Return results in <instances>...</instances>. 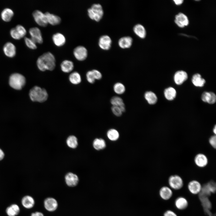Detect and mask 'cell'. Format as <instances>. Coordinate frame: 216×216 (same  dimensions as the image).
<instances>
[{
  "instance_id": "6da1fadb",
  "label": "cell",
  "mask_w": 216,
  "mask_h": 216,
  "mask_svg": "<svg viewBox=\"0 0 216 216\" xmlns=\"http://www.w3.org/2000/svg\"><path fill=\"white\" fill-rule=\"evenodd\" d=\"M37 66L40 71L53 70L56 67V59L50 52H45L39 56L37 61Z\"/></svg>"
},
{
  "instance_id": "7a4b0ae2",
  "label": "cell",
  "mask_w": 216,
  "mask_h": 216,
  "mask_svg": "<svg viewBox=\"0 0 216 216\" xmlns=\"http://www.w3.org/2000/svg\"><path fill=\"white\" fill-rule=\"evenodd\" d=\"M29 95L30 99L32 101L40 103L45 101L48 97L46 90L37 86L33 87L30 90Z\"/></svg>"
},
{
  "instance_id": "3957f363",
  "label": "cell",
  "mask_w": 216,
  "mask_h": 216,
  "mask_svg": "<svg viewBox=\"0 0 216 216\" xmlns=\"http://www.w3.org/2000/svg\"><path fill=\"white\" fill-rule=\"evenodd\" d=\"M26 82L25 77L20 74L14 73L11 75L9 77V85L15 89L20 90L22 89L25 85Z\"/></svg>"
},
{
  "instance_id": "277c9868",
  "label": "cell",
  "mask_w": 216,
  "mask_h": 216,
  "mask_svg": "<svg viewBox=\"0 0 216 216\" xmlns=\"http://www.w3.org/2000/svg\"><path fill=\"white\" fill-rule=\"evenodd\" d=\"M89 17L92 20L96 21H99L102 17L104 11L102 5L99 3H95L88 9Z\"/></svg>"
},
{
  "instance_id": "5b68a950",
  "label": "cell",
  "mask_w": 216,
  "mask_h": 216,
  "mask_svg": "<svg viewBox=\"0 0 216 216\" xmlns=\"http://www.w3.org/2000/svg\"><path fill=\"white\" fill-rule=\"evenodd\" d=\"M168 183L171 188L176 190L181 189L183 185V182L182 178L176 175H172L169 177Z\"/></svg>"
},
{
  "instance_id": "8992f818",
  "label": "cell",
  "mask_w": 216,
  "mask_h": 216,
  "mask_svg": "<svg viewBox=\"0 0 216 216\" xmlns=\"http://www.w3.org/2000/svg\"><path fill=\"white\" fill-rule=\"evenodd\" d=\"M32 15L35 21L38 25L43 27L47 25L48 23L44 13L36 10L33 12Z\"/></svg>"
},
{
  "instance_id": "52a82bcc",
  "label": "cell",
  "mask_w": 216,
  "mask_h": 216,
  "mask_svg": "<svg viewBox=\"0 0 216 216\" xmlns=\"http://www.w3.org/2000/svg\"><path fill=\"white\" fill-rule=\"evenodd\" d=\"M73 54L75 58L78 60H85L88 56V51L86 48L82 45H79L74 48Z\"/></svg>"
},
{
  "instance_id": "ba28073f",
  "label": "cell",
  "mask_w": 216,
  "mask_h": 216,
  "mask_svg": "<svg viewBox=\"0 0 216 216\" xmlns=\"http://www.w3.org/2000/svg\"><path fill=\"white\" fill-rule=\"evenodd\" d=\"M29 32L31 39L35 43L41 44L43 42V38L40 29L37 27H33L30 28Z\"/></svg>"
},
{
  "instance_id": "9c48e42d",
  "label": "cell",
  "mask_w": 216,
  "mask_h": 216,
  "mask_svg": "<svg viewBox=\"0 0 216 216\" xmlns=\"http://www.w3.org/2000/svg\"><path fill=\"white\" fill-rule=\"evenodd\" d=\"M44 206L47 211L52 212L55 211L57 209L58 203L55 199L52 197H48L44 200Z\"/></svg>"
},
{
  "instance_id": "30bf717a",
  "label": "cell",
  "mask_w": 216,
  "mask_h": 216,
  "mask_svg": "<svg viewBox=\"0 0 216 216\" xmlns=\"http://www.w3.org/2000/svg\"><path fill=\"white\" fill-rule=\"evenodd\" d=\"M111 39L108 35H103L99 38L98 45L103 50H107L109 49L111 47Z\"/></svg>"
},
{
  "instance_id": "8fae6325",
  "label": "cell",
  "mask_w": 216,
  "mask_h": 216,
  "mask_svg": "<svg viewBox=\"0 0 216 216\" xmlns=\"http://www.w3.org/2000/svg\"><path fill=\"white\" fill-rule=\"evenodd\" d=\"M65 181L68 186L74 187L78 184L79 179L76 174L72 172H68L65 176Z\"/></svg>"
},
{
  "instance_id": "7c38bea8",
  "label": "cell",
  "mask_w": 216,
  "mask_h": 216,
  "mask_svg": "<svg viewBox=\"0 0 216 216\" xmlns=\"http://www.w3.org/2000/svg\"><path fill=\"white\" fill-rule=\"evenodd\" d=\"M3 51L5 55L9 57H13L16 54L15 46L10 42H7L4 44L3 47Z\"/></svg>"
},
{
  "instance_id": "4fadbf2b",
  "label": "cell",
  "mask_w": 216,
  "mask_h": 216,
  "mask_svg": "<svg viewBox=\"0 0 216 216\" xmlns=\"http://www.w3.org/2000/svg\"><path fill=\"white\" fill-rule=\"evenodd\" d=\"M188 190L191 193L196 194L200 192L202 186L198 181L193 180L188 183Z\"/></svg>"
},
{
  "instance_id": "5bb4252c",
  "label": "cell",
  "mask_w": 216,
  "mask_h": 216,
  "mask_svg": "<svg viewBox=\"0 0 216 216\" xmlns=\"http://www.w3.org/2000/svg\"><path fill=\"white\" fill-rule=\"evenodd\" d=\"M175 22L178 26L181 28L188 26L189 22L187 16L181 13L176 15Z\"/></svg>"
},
{
  "instance_id": "9a60e30c",
  "label": "cell",
  "mask_w": 216,
  "mask_h": 216,
  "mask_svg": "<svg viewBox=\"0 0 216 216\" xmlns=\"http://www.w3.org/2000/svg\"><path fill=\"white\" fill-rule=\"evenodd\" d=\"M188 78L187 73L183 70L177 71L174 76V80L175 83L178 85H180L185 82Z\"/></svg>"
},
{
  "instance_id": "2e32d148",
  "label": "cell",
  "mask_w": 216,
  "mask_h": 216,
  "mask_svg": "<svg viewBox=\"0 0 216 216\" xmlns=\"http://www.w3.org/2000/svg\"><path fill=\"white\" fill-rule=\"evenodd\" d=\"M194 161L195 164L198 166L202 168L207 165L208 160L206 155L202 153H199L195 156Z\"/></svg>"
},
{
  "instance_id": "e0dca14e",
  "label": "cell",
  "mask_w": 216,
  "mask_h": 216,
  "mask_svg": "<svg viewBox=\"0 0 216 216\" xmlns=\"http://www.w3.org/2000/svg\"><path fill=\"white\" fill-rule=\"evenodd\" d=\"M48 23L52 25H55L60 23L61 19L60 16L48 12H45Z\"/></svg>"
},
{
  "instance_id": "ac0fdd59",
  "label": "cell",
  "mask_w": 216,
  "mask_h": 216,
  "mask_svg": "<svg viewBox=\"0 0 216 216\" xmlns=\"http://www.w3.org/2000/svg\"><path fill=\"white\" fill-rule=\"evenodd\" d=\"M201 99L204 102L213 104L216 102V96L215 94L213 92H205L202 94Z\"/></svg>"
},
{
  "instance_id": "d6986e66",
  "label": "cell",
  "mask_w": 216,
  "mask_h": 216,
  "mask_svg": "<svg viewBox=\"0 0 216 216\" xmlns=\"http://www.w3.org/2000/svg\"><path fill=\"white\" fill-rule=\"evenodd\" d=\"M132 38L129 36L123 37L119 39L118 41V45L122 48H127L130 47L132 45Z\"/></svg>"
},
{
  "instance_id": "ffe728a7",
  "label": "cell",
  "mask_w": 216,
  "mask_h": 216,
  "mask_svg": "<svg viewBox=\"0 0 216 216\" xmlns=\"http://www.w3.org/2000/svg\"><path fill=\"white\" fill-rule=\"evenodd\" d=\"M52 38L54 44L57 46H63L65 43L66 38L65 36L60 32H57L54 34Z\"/></svg>"
},
{
  "instance_id": "44dd1931",
  "label": "cell",
  "mask_w": 216,
  "mask_h": 216,
  "mask_svg": "<svg viewBox=\"0 0 216 216\" xmlns=\"http://www.w3.org/2000/svg\"><path fill=\"white\" fill-rule=\"evenodd\" d=\"M73 62L71 61L65 60L61 64L60 67L62 70L64 72L68 73L71 72L74 68Z\"/></svg>"
},
{
  "instance_id": "7402d4cb",
  "label": "cell",
  "mask_w": 216,
  "mask_h": 216,
  "mask_svg": "<svg viewBox=\"0 0 216 216\" xmlns=\"http://www.w3.org/2000/svg\"><path fill=\"white\" fill-rule=\"evenodd\" d=\"M159 195L162 199L164 200H167L172 196V192L169 187L163 186L160 190Z\"/></svg>"
},
{
  "instance_id": "603a6c76",
  "label": "cell",
  "mask_w": 216,
  "mask_h": 216,
  "mask_svg": "<svg viewBox=\"0 0 216 216\" xmlns=\"http://www.w3.org/2000/svg\"><path fill=\"white\" fill-rule=\"evenodd\" d=\"M110 103L112 106L119 107L122 112L125 110V104L122 99L119 97L114 96L110 100Z\"/></svg>"
},
{
  "instance_id": "cb8c5ba5",
  "label": "cell",
  "mask_w": 216,
  "mask_h": 216,
  "mask_svg": "<svg viewBox=\"0 0 216 216\" xmlns=\"http://www.w3.org/2000/svg\"><path fill=\"white\" fill-rule=\"evenodd\" d=\"M21 203L24 207L27 209H30L34 206L35 201L32 197L27 195L22 198Z\"/></svg>"
},
{
  "instance_id": "d4e9b609",
  "label": "cell",
  "mask_w": 216,
  "mask_h": 216,
  "mask_svg": "<svg viewBox=\"0 0 216 216\" xmlns=\"http://www.w3.org/2000/svg\"><path fill=\"white\" fill-rule=\"evenodd\" d=\"M133 31L140 38H144L146 36V29L141 24H137L135 25L133 28Z\"/></svg>"
},
{
  "instance_id": "484cf974",
  "label": "cell",
  "mask_w": 216,
  "mask_h": 216,
  "mask_svg": "<svg viewBox=\"0 0 216 216\" xmlns=\"http://www.w3.org/2000/svg\"><path fill=\"white\" fill-rule=\"evenodd\" d=\"M14 15V12L11 9L6 8L2 11L1 16L3 20L8 22L11 20Z\"/></svg>"
},
{
  "instance_id": "4316f807",
  "label": "cell",
  "mask_w": 216,
  "mask_h": 216,
  "mask_svg": "<svg viewBox=\"0 0 216 216\" xmlns=\"http://www.w3.org/2000/svg\"><path fill=\"white\" fill-rule=\"evenodd\" d=\"M144 97L148 104L150 105L155 104L158 100L156 94L151 91L146 92L144 94Z\"/></svg>"
},
{
  "instance_id": "83f0119b",
  "label": "cell",
  "mask_w": 216,
  "mask_h": 216,
  "mask_svg": "<svg viewBox=\"0 0 216 216\" xmlns=\"http://www.w3.org/2000/svg\"><path fill=\"white\" fill-rule=\"evenodd\" d=\"M192 82L195 86L199 87L203 86L206 82L205 80L202 77L200 74L198 73L194 74L193 76Z\"/></svg>"
},
{
  "instance_id": "f1b7e54d",
  "label": "cell",
  "mask_w": 216,
  "mask_h": 216,
  "mask_svg": "<svg viewBox=\"0 0 216 216\" xmlns=\"http://www.w3.org/2000/svg\"><path fill=\"white\" fill-rule=\"evenodd\" d=\"M176 207L178 209L183 210L188 207V202L187 200L184 197H179L177 198L175 201Z\"/></svg>"
},
{
  "instance_id": "f546056e",
  "label": "cell",
  "mask_w": 216,
  "mask_h": 216,
  "mask_svg": "<svg viewBox=\"0 0 216 216\" xmlns=\"http://www.w3.org/2000/svg\"><path fill=\"white\" fill-rule=\"evenodd\" d=\"M6 213L8 216H16L20 212V208L17 204H13L7 208Z\"/></svg>"
},
{
  "instance_id": "4dcf8cb0",
  "label": "cell",
  "mask_w": 216,
  "mask_h": 216,
  "mask_svg": "<svg viewBox=\"0 0 216 216\" xmlns=\"http://www.w3.org/2000/svg\"><path fill=\"white\" fill-rule=\"evenodd\" d=\"M199 196L205 211L210 216L211 214L209 209L211 208L212 206L211 203L208 198V197L200 195Z\"/></svg>"
},
{
  "instance_id": "1f68e13d",
  "label": "cell",
  "mask_w": 216,
  "mask_h": 216,
  "mask_svg": "<svg viewBox=\"0 0 216 216\" xmlns=\"http://www.w3.org/2000/svg\"><path fill=\"white\" fill-rule=\"evenodd\" d=\"M165 98L168 100H173L176 97V90L173 87H169L166 88L164 91Z\"/></svg>"
},
{
  "instance_id": "d6a6232c",
  "label": "cell",
  "mask_w": 216,
  "mask_h": 216,
  "mask_svg": "<svg viewBox=\"0 0 216 216\" xmlns=\"http://www.w3.org/2000/svg\"><path fill=\"white\" fill-rule=\"evenodd\" d=\"M69 80L72 84L77 85L81 82V77L79 73L75 71L70 74L69 76Z\"/></svg>"
},
{
  "instance_id": "836d02e7",
  "label": "cell",
  "mask_w": 216,
  "mask_h": 216,
  "mask_svg": "<svg viewBox=\"0 0 216 216\" xmlns=\"http://www.w3.org/2000/svg\"><path fill=\"white\" fill-rule=\"evenodd\" d=\"M93 146L96 150H99L105 148L106 146L105 141L101 138H96L93 142Z\"/></svg>"
},
{
  "instance_id": "e575fe53",
  "label": "cell",
  "mask_w": 216,
  "mask_h": 216,
  "mask_svg": "<svg viewBox=\"0 0 216 216\" xmlns=\"http://www.w3.org/2000/svg\"><path fill=\"white\" fill-rule=\"evenodd\" d=\"M66 143L68 146L72 148H76L78 144L77 138L74 135H71L68 137Z\"/></svg>"
},
{
  "instance_id": "d590c367",
  "label": "cell",
  "mask_w": 216,
  "mask_h": 216,
  "mask_svg": "<svg viewBox=\"0 0 216 216\" xmlns=\"http://www.w3.org/2000/svg\"><path fill=\"white\" fill-rule=\"evenodd\" d=\"M114 92L118 94H123L125 91V87L123 84L121 82H117L114 84L113 86Z\"/></svg>"
},
{
  "instance_id": "8d00e7d4",
  "label": "cell",
  "mask_w": 216,
  "mask_h": 216,
  "mask_svg": "<svg viewBox=\"0 0 216 216\" xmlns=\"http://www.w3.org/2000/svg\"><path fill=\"white\" fill-rule=\"evenodd\" d=\"M107 135L108 138L112 141L117 140L119 137L118 131L113 129L109 130L107 132Z\"/></svg>"
},
{
  "instance_id": "74e56055",
  "label": "cell",
  "mask_w": 216,
  "mask_h": 216,
  "mask_svg": "<svg viewBox=\"0 0 216 216\" xmlns=\"http://www.w3.org/2000/svg\"><path fill=\"white\" fill-rule=\"evenodd\" d=\"M25 43L26 45L29 48L35 49L37 46L35 43L31 38L25 37L24 38Z\"/></svg>"
},
{
  "instance_id": "f35d334b",
  "label": "cell",
  "mask_w": 216,
  "mask_h": 216,
  "mask_svg": "<svg viewBox=\"0 0 216 216\" xmlns=\"http://www.w3.org/2000/svg\"><path fill=\"white\" fill-rule=\"evenodd\" d=\"M15 28L20 35L21 38L24 37L26 34V31L25 28L21 25H18Z\"/></svg>"
},
{
  "instance_id": "ab89813d",
  "label": "cell",
  "mask_w": 216,
  "mask_h": 216,
  "mask_svg": "<svg viewBox=\"0 0 216 216\" xmlns=\"http://www.w3.org/2000/svg\"><path fill=\"white\" fill-rule=\"evenodd\" d=\"M86 78L88 82L90 83H94L95 81V80L94 78L92 70H89L87 72L86 74Z\"/></svg>"
},
{
  "instance_id": "60d3db41",
  "label": "cell",
  "mask_w": 216,
  "mask_h": 216,
  "mask_svg": "<svg viewBox=\"0 0 216 216\" xmlns=\"http://www.w3.org/2000/svg\"><path fill=\"white\" fill-rule=\"evenodd\" d=\"M111 110L113 114L117 116H120L122 115V112L118 106H112Z\"/></svg>"
},
{
  "instance_id": "b9f144b4",
  "label": "cell",
  "mask_w": 216,
  "mask_h": 216,
  "mask_svg": "<svg viewBox=\"0 0 216 216\" xmlns=\"http://www.w3.org/2000/svg\"><path fill=\"white\" fill-rule=\"evenodd\" d=\"M10 34L11 36L14 39L19 40L21 38L15 28H13L10 29Z\"/></svg>"
},
{
  "instance_id": "7bdbcfd3",
  "label": "cell",
  "mask_w": 216,
  "mask_h": 216,
  "mask_svg": "<svg viewBox=\"0 0 216 216\" xmlns=\"http://www.w3.org/2000/svg\"><path fill=\"white\" fill-rule=\"evenodd\" d=\"M211 193L215 192L216 190V184L213 181H211L206 183Z\"/></svg>"
},
{
  "instance_id": "ee69618b",
  "label": "cell",
  "mask_w": 216,
  "mask_h": 216,
  "mask_svg": "<svg viewBox=\"0 0 216 216\" xmlns=\"http://www.w3.org/2000/svg\"><path fill=\"white\" fill-rule=\"evenodd\" d=\"M209 142L211 146L215 149L216 147V136L215 135L211 136L209 139Z\"/></svg>"
},
{
  "instance_id": "f6af8a7d",
  "label": "cell",
  "mask_w": 216,
  "mask_h": 216,
  "mask_svg": "<svg viewBox=\"0 0 216 216\" xmlns=\"http://www.w3.org/2000/svg\"><path fill=\"white\" fill-rule=\"evenodd\" d=\"M95 80H100L102 77V74L99 70L93 69L92 70Z\"/></svg>"
},
{
  "instance_id": "bcb514c9",
  "label": "cell",
  "mask_w": 216,
  "mask_h": 216,
  "mask_svg": "<svg viewBox=\"0 0 216 216\" xmlns=\"http://www.w3.org/2000/svg\"><path fill=\"white\" fill-rule=\"evenodd\" d=\"M164 216H177V215L173 211L171 210H168L164 213Z\"/></svg>"
},
{
  "instance_id": "7dc6e473",
  "label": "cell",
  "mask_w": 216,
  "mask_h": 216,
  "mask_svg": "<svg viewBox=\"0 0 216 216\" xmlns=\"http://www.w3.org/2000/svg\"><path fill=\"white\" fill-rule=\"evenodd\" d=\"M31 216H44V214L40 212H36L32 214Z\"/></svg>"
},
{
  "instance_id": "c3c4849f",
  "label": "cell",
  "mask_w": 216,
  "mask_h": 216,
  "mask_svg": "<svg viewBox=\"0 0 216 216\" xmlns=\"http://www.w3.org/2000/svg\"><path fill=\"white\" fill-rule=\"evenodd\" d=\"M175 4L177 5H179L182 4L183 2V0H173Z\"/></svg>"
},
{
  "instance_id": "681fc988",
  "label": "cell",
  "mask_w": 216,
  "mask_h": 216,
  "mask_svg": "<svg viewBox=\"0 0 216 216\" xmlns=\"http://www.w3.org/2000/svg\"><path fill=\"white\" fill-rule=\"evenodd\" d=\"M4 153L3 151L0 148V160H2L4 157Z\"/></svg>"
},
{
  "instance_id": "f907efd6",
  "label": "cell",
  "mask_w": 216,
  "mask_h": 216,
  "mask_svg": "<svg viewBox=\"0 0 216 216\" xmlns=\"http://www.w3.org/2000/svg\"><path fill=\"white\" fill-rule=\"evenodd\" d=\"M213 132L214 134V135L216 134V126L215 125L213 129Z\"/></svg>"
}]
</instances>
